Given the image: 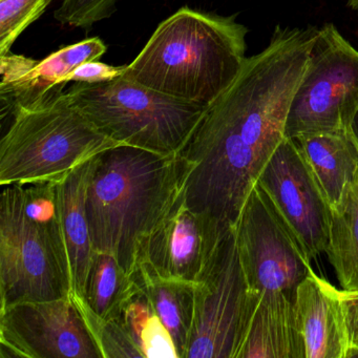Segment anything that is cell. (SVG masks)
Wrapping results in <instances>:
<instances>
[{
    "label": "cell",
    "instance_id": "cell-20",
    "mask_svg": "<svg viewBox=\"0 0 358 358\" xmlns=\"http://www.w3.org/2000/svg\"><path fill=\"white\" fill-rule=\"evenodd\" d=\"M329 262L343 290H358V175L331 208Z\"/></svg>",
    "mask_w": 358,
    "mask_h": 358
},
{
    "label": "cell",
    "instance_id": "cell-13",
    "mask_svg": "<svg viewBox=\"0 0 358 358\" xmlns=\"http://www.w3.org/2000/svg\"><path fill=\"white\" fill-rule=\"evenodd\" d=\"M108 51L100 37L62 47L43 60L9 53L0 56L1 119L32 108L64 89L62 79L85 62L99 60Z\"/></svg>",
    "mask_w": 358,
    "mask_h": 358
},
{
    "label": "cell",
    "instance_id": "cell-22",
    "mask_svg": "<svg viewBox=\"0 0 358 358\" xmlns=\"http://www.w3.org/2000/svg\"><path fill=\"white\" fill-rule=\"evenodd\" d=\"M75 299L87 318V324L97 341L103 358L144 357L140 348L134 343L118 320H100L89 311L76 297Z\"/></svg>",
    "mask_w": 358,
    "mask_h": 358
},
{
    "label": "cell",
    "instance_id": "cell-11",
    "mask_svg": "<svg viewBox=\"0 0 358 358\" xmlns=\"http://www.w3.org/2000/svg\"><path fill=\"white\" fill-rule=\"evenodd\" d=\"M257 185L269 196L311 261L326 252L331 206L294 140L285 137L262 171Z\"/></svg>",
    "mask_w": 358,
    "mask_h": 358
},
{
    "label": "cell",
    "instance_id": "cell-1",
    "mask_svg": "<svg viewBox=\"0 0 358 358\" xmlns=\"http://www.w3.org/2000/svg\"><path fill=\"white\" fill-rule=\"evenodd\" d=\"M318 29L278 26L246 57L177 155L184 204L223 229L234 227L268 161L286 137L289 108Z\"/></svg>",
    "mask_w": 358,
    "mask_h": 358
},
{
    "label": "cell",
    "instance_id": "cell-8",
    "mask_svg": "<svg viewBox=\"0 0 358 358\" xmlns=\"http://www.w3.org/2000/svg\"><path fill=\"white\" fill-rule=\"evenodd\" d=\"M234 230L248 288L282 291L293 299L297 285L313 270L311 259L257 184Z\"/></svg>",
    "mask_w": 358,
    "mask_h": 358
},
{
    "label": "cell",
    "instance_id": "cell-14",
    "mask_svg": "<svg viewBox=\"0 0 358 358\" xmlns=\"http://www.w3.org/2000/svg\"><path fill=\"white\" fill-rule=\"evenodd\" d=\"M236 358H305L293 299L248 288Z\"/></svg>",
    "mask_w": 358,
    "mask_h": 358
},
{
    "label": "cell",
    "instance_id": "cell-15",
    "mask_svg": "<svg viewBox=\"0 0 358 358\" xmlns=\"http://www.w3.org/2000/svg\"><path fill=\"white\" fill-rule=\"evenodd\" d=\"M293 303L305 358H348L350 345L341 290L312 270L297 285Z\"/></svg>",
    "mask_w": 358,
    "mask_h": 358
},
{
    "label": "cell",
    "instance_id": "cell-29",
    "mask_svg": "<svg viewBox=\"0 0 358 358\" xmlns=\"http://www.w3.org/2000/svg\"><path fill=\"white\" fill-rule=\"evenodd\" d=\"M348 5H349L352 9L358 12V0H348Z\"/></svg>",
    "mask_w": 358,
    "mask_h": 358
},
{
    "label": "cell",
    "instance_id": "cell-9",
    "mask_svg": "<svg viewBox=\"0 0 358 358\" xmlns=\"http://www.w3.org/2000/svg\"><path fill=\"white\" fill-rule=\"evenodd\" d=\"M247 293L232 227L196 282L194 327L186 358H236Z\"/></svg>",
    "mask_w": 358,
    "mask_h": 358
},
{
    "label": "cell",
    "instance_id": "cell-5",
    "mask_svg": "<svg viewBox=\"0 0 358 358\" xmlns=\"http://www.w3.org/2000/svg\"><path fill=\"white\" fill-rule=\"evenodd\" d=\"M66 95L110 139L157 154L177 156L207 108L164 95L129 77L76 83Z\"/></svg>",
    "mask_w": 358,
    "mask_h": 358
},
{
    "label": "cell",
    "instance_id": "cell-21",
    "mask_svg": "<svg viewBox=\"0 0 358 358\" xmlns=\"http://www.w3.org/2000/svg\"><path fill=\"white\" fill-rule=\"evenodd\" d=\"M53 0H0V56L11 52L18 37L41 16Z\"/></svg>",
    "mask_w": 358,
    "mask_h": 358
},
{
    "label": "cell",
    "instance_id": "cell-19",
    "mask_svg": "<svg viewBox=\"0 0 358 358\" xmlns=\"http://www.w3.org/2000/svg\"><path fill=\"white\" fill-rule=\"evenodd\" d=\"M139 290L114 255L94 250L83 296L77 299L100 320H117L123 306Z\"/></svg>",
    "mask_w": 358,
    "mask_h": 358
},
{
    "label": "cell",
    "instance_id": "cell-6",
    "mask_svg": "<svg viewBox=\"0 0 358 358\" xmlns=\"http://www.w3.org/2000/svg\"><path fill=\"white\" fill-rule=\"evenodd\" d=\"M0 202L1 306L53 301L73 292L60 219L43 222L27 210L22 184L3 185Z\"/></svg>",
    "mask_w": 358,
    "mask_h": 358
},
{
    "label": "cell",
    "instance_id": "cell-17",
    "mask_svg": "<svg viewBox=\"0 0 358 358\" xmlns=\"http://www.w3.org/2000/svg\"><path fill=\"white\" fill-rule=\"evenodd\" d=\"M92 160L73 169L58 183L60 222L70 259L72 293L78 297L83 296L94 252L85 210Z\"/></svg>",
    "mask_w": 358,
    "mask_h": 358
},
{
    "label": "cell",
    "instance_id": "cell-23",
    "mask_svg": "<svg viewBox=\"0 0 358 358\" xmlns=\"http://www.w3.org/2000/svg\"><path fill=\"white\" fill-rule=\"evenodd\" d=\"M118 0H62L54 17L64 26L90 29L116 12Z\"/></svg>",
    "mask_w": 358,
    "mask_h": 358
},
{
    "label": "cell",
    "instance_id": "cell-4",
    "mask_svg": "<svg viewBox=\"0 0 358 358\" xmlns=\"http://www.w3.org/2000/svg\"><path fill=\"white\" fill-rule=\"evenodd\" d=\"M117 145L120 143L100 133L59 90L12 115L0 142V184L60 180Z\"/></svg>",
    "mask_w": 358,
    "mask_h": 358
},
{
    "label": "cell",
    "instance_id": "cell-16",
    "mask_svg": "<svg viewBox=\"0 0 358 358\" xmlns=\"http://www.w3.org/2000/svg\"><path fill=\"white\" fill-rule=\"evenodd\" d=\"M293 140L332 208L358 175V143L351 129L309 134Z\"/></svg>",
    "mask_w": 358,
    "mask_h": 358
},
{
    "label": "cell",
    "instance_id": "cell-3",
    "mask_svg": "<svg viewBox=\"0 0 358 358\" xmlns=\"http://www.w3.org/2000/svg\"><path fill=\"white\" fill-rule=\"evenodd\" d=\"M247 34L234 16L183 7L159 24L124 75L159 93L208 108L240 73Z\"/></svg>",
    "mask_w": 358,
    "mask_h": 358
},
{
    "label": "cell",
    "instance_id": "cell-25",
    "mask_svg": "<svg viewBox=\"0 0 358 358\" xmlns=\"http://www.w3.org/2000/svg\"><path fill=\"white\" fill-rule=\"evenodd\" d=\"M155 313L150 299L143 291L139 290L123 306L120 315L117 318L134 343L141 350V334L148 318Z\"/></svg>",
    "mask_w": 358,
    "mask_h": 358
},
{
    "label": "cell",
    "instance_id": "cell-24",
    "mask_svg": "<svg viewBox=\"0 0 358 358\" xmlns=\"http://www.w3.org/2000/svg\"><path fill=\"white\" fill-rule=\"evenodd\" d=\"M141 351L144 358H180L173 336L156 311L142 331Z\"/></svg>",
    "mask_w": 358,
    "mask_h": 358
},
{
    "label": "cell",
    "instance_id": "cell-27",
    "mask_svg": "<svg viewBox=\"0 0 358 358\" xmlns=\"http://www.w3.org/2000/svg\"><path fill=\"white\" fill-rule=\"evenodd\" d=\"M341 303L349 341L348 358L358 357V290H341Z\"/></svg>",
    "mask_w": 358,
    "mask_h": 358
},
{
    "label": "cell",
    "instance_id": "cell-18",
    "mask_svg": "<svg viewBox=\"0 0 358 358\" xmlns=\"http://www.w3.org/2000/svg\"><path fill=\"white\" fill-rule=\"evenodd\" d=\"M131 276L169 329L179 357L186 358L194 327L196 282L162 278L144 263L137 264Z\"/></svg>",
    "mask_w": 358,
    "mask_h": 358
},
{
    "label": "cell",
    "instance_id": "cell-10",
    "mask_svg": "<svg viewBox=\"0 0 358 358\" xmlns=\"http://www.w3.org/2000/svg\"><path fill=\"white\" fill-rule=\"evenodd\" d=\"M0 310L1 358H103L73 293Z\"/></svg>",
    "mask_w": 358,
    "mask_h": 358
},
{
    "label": "cell",
    "instance_id": "cell-12",
    "mask_svg": "<svg viewBox=\"0 0 358 358\" xmlns=\"http://www.w3.org/2000/svg\"><path fill=\"white\" fill-rule=\"evenodd\" d=\"M229 229L194 213L177 196L164 219L142 242L137 264H146L162 278L196 282Z\"/></svg>",
    "mask_w": 358,
    "mask_h": 358
},
{
    "label": "cell",
    "instance_id": "cell-7",
    "mask_svg": "<svg viewBox=\"0 0 358 358\" xmlns=\"http://www.w3.org/2000/svg\"><path fill=\"white\" fill-rule=\"evenodd\" d=\"M358 110V51L333 24L318 29L289 108L286 137L348 129Z\"/></svg>",
    "mask_w": 358,
    "mask_h": 358
},
{
    "label": "cell",
    "instance_id": "cell-28",
    "mask_svg": "<svg viewBox=\"0 0 358 358\" xmlns=\"http://www.w3.org/2000/svg\"><path fill=\"white\" fill-rule=\"evenodd\" d=\"M350 129H351L352 134H353L354 138H355L358 143V110L357 112L355 113V115H354Z\"/></svg>",
    "mask_w": 358,
    "mask_h": 358
},
{
    "label": "cell",
    "instance_id": "cell-2",
    "mask_svg": "<svg viewBox=\"0 0 358 358\" xmlns=\"http://www.w3.org/2000/svg\"><path fill=\"white\" fill-rule=\"evenodd\" d=\"M178 192L177 156L120 144L94 157L85 196L94 250L114 255L131 275L142 242Z\"/></svg>",
    "mask_w": 358,
    "mask_h": 358
},
{
    "label": "cell",
    "instance_id": "cell-26",
    "mask_svg": "<svg viewBox=\"0 0 358 358\" xmlns=\"http://www.w3.org/2000/svg\"><path fill=\"white\" fill-rule=\"evenodd\" d=\"M127 66H108L98 60L85 62L69 73L62 79V83L66 85L71 81L87 83H106L123 76L127 72Z\"/></svg>",
    "mask_w": 358,
    "mask_h": 358
}]
</instances>
